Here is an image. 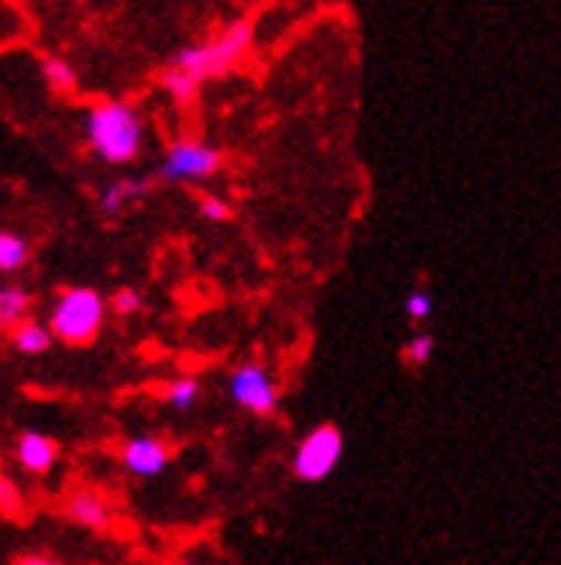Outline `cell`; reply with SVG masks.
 I'll return each mask as SVG.
<instances>
[{"label": "cell", "instance_id": "7c38bea8", "mask_svg": "<svg viewBox=\"0 0 561 565\" xmlns=\"http://www.w3.org/2000/svg\"><path fill=\"white\" fill-rule=\"evenodd\" d=\"M28 307H32L28 290L21 287L0 290V328H18L21 321H28Z\"/></svg>", "mask_w": 561, "mask_h": 565}, {"label": "cell", "instance_id": "9a60e30c", "mask_svg": "<svg viewBox=\"0 0 561 565\" xmlns=\"http://www.w3.org/2000/svg\"><path fill=\"white\" fill-rule=\"evenodd\" d=\"M28 263V245L24 238L11 235V232H0V273H14Z\"/></svg>", "mask_w": 561, "mask_h": 565}, {"label": "cell", "instance_id": "52a82bcc", "mask_svg": "<svg viewBox=\"0 0 561 565\" xmlns=\"http://www.w3.org/2000/svg\"><path fill=\"white\" fill-rule=\"evenodd\" d=\"M121 462L131 476H142V479H152L159 476L165 466H170V448H165L162 438H152V435H138L125 445L121 451Z\"/></svg>", "mask_w": 561, "mask_h": 565}, {"label": "cell", "instance_id": "e0dca14e", "mask_svg": "<svg viewBox=\"0 0 561 565\" xmlns=\"http://www.w3.org/2000/svg\"><path fill=\"white\" fill-rule=\"evenodd\" d=\"M42 70H45V79H48V87L55 94H73L76 90V73H73V66L66 60H45Z\"/></svg>", "mask_w": 561, "mask_h": 565}, {"label": "cell", "instance_id": "9c48e42d", "mask_svg": "<svg viewBox=\"0 0 561 565\" xmlns=\"http://www.w3.org/2000/svg\"><path fill=\"white\" fill-rule=\"evenodd\" d=\"M69 514L73 521H79L83 527H94V531H104L110 524V503L94 493V490H79L69 497Z\"/></svg>", "mask_w": 561, "mask_h": 565}, {"label": "cell", "instance_id": "7402d4cb", "mask_svg": "<svg viewBox=\"0 0 561 565\" xmlns=\"http://www.w3.org/2000/svg\"><path fill=\"white\" fill-rule=\"evenodd\" d=\"M18 565H63V562H55V558H42V555H24V558H18Z\"/></svg>", "mask_w": 561, "mask_h": 565}, {"label": "cell", "instance_id": "8992f818", "mask_svg": "<svg viewBox=\"0 0 561 565\" xmlns=\"http://www.w3.org/2000/svg\"><path fill=\"white\" fill-rule=\"evenodd\" d=\"M228 393L238 407H245L248 414H259V417H269L279 407V386L272 383V376L262 362L238 365L231 383H228Z\"/></svg>", "mask_w": 561, "mask_h": 565}, {"label": "cell", "instance_id": "d6986e66", "mask_svg": "<svg viewBox=\"0 0 561 565\" xmlns=\"http://www.w3.org/2000/svg\"><path fill=\"white\" fill-rule=\"evenodd\" d=\"M110 307H115V315H134V310H142V294L134 287H121L110 297Z\"/></svg>", "mask_w": 561, "mask_h": 565}, {"label": "cell", "instance_id": "6da1fadb", "mask_svg": "<svg viewBox=\"0 0 561 565\" xmlns=\"http://www.w3.org/2000/svg\"><path fill=\"white\" fill-rule=\"evenodd\" d=\"M87 141L104 162L125 166L145 149V121L131 104L104 100L87 115Z\"/></svg>", "mask_w": 561, "mask_h": 565}, {"label": "cell", "instance_id": "8fae6325", "mask_svg": "<svg viewBox=\"0 0 561 565\" xmlns=\"http://www.w3.org/2000/svg\"><path fill=\"white\" fill-rule=\"evenodd\" d=\"M145 193H149V183H142V180H118L104 190L100 207L107 214H121L131 201H138V196H145Z\"/></svg>", "mask_w": 561, "mask_h": 565}, {"label": "cell", "instance_id": "30bf717a", "mask_svg": "<svg viewBox=\"0 0 561 565\" xmlns=\"http://www.w3.org/2000/svg\"><path fill=\"white\" fill-rule=\"evenodd\" d=\"M11 342H14V349H18L21 355H42V352H48V349H52L55 334H52L45 324H39V321L28 318V321H21V324L14 328Z\"/></svg>", "mask_w": 561, "mask_h": 565}, {"label": "cell", "instance_id": "4fadbf2b", "mask_svg": "<svg viewBox=\"0 0 561 565\" xmlns=\"http://www.w3.org/2000/svg\"><path fill=\"white\" fill-rule=\"evenodd\" d=\"M162 87H165V94H170L176 104H193L196 100V90H201V83L170 66V70L162 73Z\"/></svg>", "mask_w": 561, "mask_h": 565}, {"label": "cell", "instance_id": "44dd1931", "mask_svg": "<svg viewBox=\"0 0 561 565\" xmlns=\"http://www.w3.org/2000/svg\"><path fill=\"white\" fill-rule=\"evenodd\" d=\"M0 507H4L8 514H14L18 507H21V497L14 490V483H11V479H4V476H0Z\"/></svg>", "mask_w": 561, "mask_h": 565}, {"label": "cell", "instance_id": "277c9868", "mask_svg": "<svg viewBox=\"0 0 561 565\" xmlns=\"http://www.w3.org/2000/svg\"><path fill=\"white\" fill-rule=\"evenodd\" d=\"M345 456V435L338 424H321L311 435L296 445L293 456V476L300 483H321L334 469H338Z\"/></svg>", "mask_w": 561, "mask_h": 565}, {"label": "cell", "instance_id": "ac0fdd59", "mask_svg": "<svg viewBox=\"0 0 561 565\" xmlns=\"http://www.w3.org/2000/svg\"><path fill=\"white\" fill-rule=\"evenodd\" d=\"M403 307H407V318H410V321L424 324V321L434 315V297H431L428 290H410L407 300H403Z\"/></svg>", "mask_w": 561, "mask_h": 565}, {"label": "cell", "instance_id": "2e32d148", "mask_svg": "<svg viewBox=\"0 0 561 565\" xmlns=\"http://www.w3.org/2000/svg\"><path fill=\"white\" fill-rule=\"evenodd\" d=\"M434 349H438L434 334L420 331V334H413L410 342H407V349H403V362L410 365V370H424V365L434 359Z\"/></svg>", "mask_w": 561, "mask_h": 565}, {"label": "cell", "instance_id": "ba28073f", "mask_svg": "<svg viewBox=\"0 0 561 565\" xmlns=\"http://www.w3.org/2000/svg\"><path fill=\"white\" fill-rule=\"evenodd\" d=\"M55 459H60V445H55V438L48 435H39V431H24L18 438V462L28 469V472H35V476H45Z\"/></svg>", "mask_w": 561, "mask_h": 565}, {"label": "cell", "instance_id": "ffe728a7", "mask_svg": "<svg viewBox=\"0 0 561 565\" xmlns=\"http://www.w3.org/2000/svg\"><path fill=\"white\" fill-rule=\"evenodd\" d=\"M201 214L207 221H228L231 217V207L220 201V196H201Z\"/></svg>", "mask_w": 561, "mask_h": 565}, {"label": "cell", "instance_id": "5bb4252c", "mask_svg": "<svg viewBox=\"0 0 561 565\" xmlns=\"http://www.w3.org/2000/svg\"><path fill=\"white\" fill-rule=\"evenodd\" d=\"M196 401H201V383H196L193 376H180L165 386V404H170L173 411H190Z\"/></svg>", "mask_w": 561, "mask_h": 565}, {"label": "cell", "instance_id": "3957f363", "mask_svg": "<svg viewBox=\"0 0 561 565\" xmlns=\"http://www.w3.org/2000/svg\"><path fill=\"white\" fill-rule=\"evenodd\" d=\"M104 315H107V303L97 290L73 287V290H63V297L52 303L48 331L66 345H90L100 334Z\"/></svg>", "mask_w": 561, "mask_h": 565}, {"label": "cell", "instance_id": "5b68a950", "mask_svg": "<svg viewBox=\"0 0 561 565\" xmlns=\"http://www.w3.org/2000/svg\"><path fill=\"white\" fill-rule=\"evenodd\" d=\"M224 166V152L207 146V141H196V138H180L165 152L159 173L162 180H173V183H190V180H211L217 169Z\"/></svg>", "mask_w": 561, "mask_h": 565}, {"label": "cell", "instance_id": "7a4b0ae2", "mask_svg": "<svg viewBox=\"0 0 561 565\" xmlns=\"http://www.w3.org/2000/svg\"><path fill=\"white\" fill-rule=\"evenodd\" d=\"M251 39H256V28H251V21H231L217 39H211L204 45H186V49H180L173 55V70L193 76L196 83L224 76V73L235 70L245 60V55H248Z\"/></svg>", "mask_w": 561, "mask_h": 565}]
</instances>
